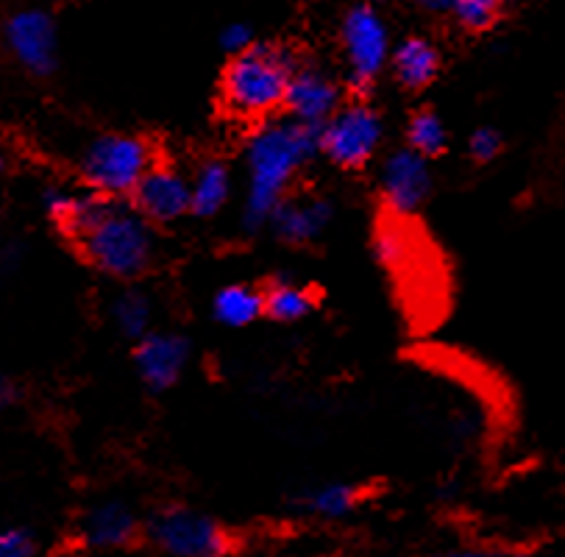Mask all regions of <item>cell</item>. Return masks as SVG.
Segmentation results:
<instances>
[{"label":"cell","mask_w":565,"mask_h":557,"mask_svg":"<svg viewBox=\"0 0 565 557\" xmlns=\"http://www.w3.org/2000/svg\"><path fill=\"white\" fill-rule=\"evenodd\" d=\"M321 159V132L292 117L279 115L248 128L239 146V192L237 227L245 238H259L279 203L296 192L312 165Z\"/></svg>","instance_id":"6da1fadb"},{"label":"cell","mask_w":565,"mask_h":557,"mask_svg":"<svg viewBox=\"0 0 565 557\" xmlns=\"http://www.w3.org/2000/svg\"><path fill=\"white\" fill-rule=\"evenodd\" d=\"M303 56L285 40H259L239 56L226 59L217 78L223 115L243 126H259L285 115V98Z\"/></svg>","instance_id":"7a4b0ae2"},{"label":"cell","mask_w":565,"mask_h":557,"mask_svg":"<svg viewBox=\"0 0 565 557\" xmlns=\"http://www.w3.org/2000/svg\"><path fill=\"white\" fill-rule=\"evenodd\" d=\"M73 254L100 278L115 285H140L162 254L159 229L151 227L129 201H115L76 245Z\"/></svg>","instance_id":"3957f363"},{"label":"cell","mask_w":565,"mask_h":557,"mask_svg":"<svg viewBox=\"0 0 565 557\" xmlns=\"http://www.w3.org/2000/svg\"><path fill=\"white\" fill-rule=\"evenodd\" d=\"M159 159L162 154L148 134L120 128L98 132L84 143L76 157L78 185L117 201H129Z\"/></svg>","instance_id":"277c9868"},{"label":"cell","mask_w":565,"mask_h":557,"mask_svg":"<svg viewBox=\"0 0 565 557\" xmlns=\"http://www.w3.org/2000/svg\"><path fill=\"white\" fill-rule=\"evenodd\" d=\"M146 516V546L159 557H234L239 538L215 513L186 502H162Z\"/></svg>","instance_id":"5b68a950"},{"label":"cell","mask_w":565,"mask_h":557,"mask_svg":"<svg viewBox=\"0 0 565 557\" xmlns=\"http://www.w3.org/2000/svg\"><path fill=\"white\" fill-rule=\"evenodd\" d=\"M343 78L354 98H371L376 84L391 70L396 40L382 9L371 0H356L343 12L338 25Z\"/></svg>","instance_id":"8992f818"},{"label":"cell","mask_w":565,"mask_h":557,"mask_svg":"<svg viewBox=\"0 0 565 557\" xmlns=\"http://www.w3.org/2000/svg\"><path fill=\"white\" fill-rule=\"evenodd\" d=\"M387 117L373 98L345 101L321 128V159L340 174H365L387 154Z\"/></svg>","instance_id":"52a82bcc"},{"label":"cell","mask_w":565,"mask_h":557,"mask_svg":"<svg viewBox=\"0 0 565 557\" xmlns=\"http://www.w3.org/2000/svg\"><path fill=\"white\" fill-rule=\"evenodd\" d=\"M376 196L393 218H413L435 196V162L413 148H387L376 165Z\"/></svg>","instance_id":"ba28073f"},{"label":"cell","mask_w":565,"mask_h":557,"mask_svg":"<svg viewBox=\"0 0 565 557\" xmlns=\"http://www.w3.org/2000/svg\"><path fill=\"white\" fill-rule=\"evenodd\" d=\"M146 544V516L120 496L95 500L73 522V546L93 555L129 551Z\"/></svg>","instance_id":"9c48e42d"},{"label":"cell","mask_w":565,"mask_h":557,"mask_svg":"<svg viewBox=\"0 0 565 557\" xmlns=\"http://www.w3.org/2000/svg\"><path fill=\"white\" fill-rule=\"evenodd\" d=\"M3 45L25 76L42 82L58 70V23L51 9L29 3L7 14Z\"/></svg>","instance_id":"30bf717a"},{"label":"cell","mask_w":565,"mask_h":557,"mask_svg":"<svg viewBox=\"0 0 565 557\" xmlns=\"http://www.w3.org/2000/svg\"><path fill=\"white\" fill-rule=\"evenodd\" d=\"M195 357L193 337L181 329H153L131 346V368L153 396L170 393L184 379Z\"/></svg>","instance_id":"8fae6325"},{"label":"cell","mask_w":565,"mask_h":557,"mask_svg":"<svg viewBox=\"0 0 565 557\" xmlns=\"http://www.w3.org/2000/svg\"><path fill=\"white\" fill-rule=\"evenodd\" d=\"M351 98L345 78H340L329 64L303 59L292 76L285 98V115L321 132Z\"/></svg>","instance_id":"7c38bea8"},{"label":"cell","mask_w":565,"mask_h":557,"mask_svg":"<svg viewBox=\"0 0 565 557\" xmlns=\"http://www.w3.org/2000/svg\"><path fill=\"white\" fill-rule=\"evenodd\" d=\"M131 207L151 227L170 229L193 218V185L190 174L173 159H159L129 198Z\"/></svg>","instance_id":"4fadbf2b"},{"label":"cell","mask_w":565,"mask_h":557,"mask_svg":"<svg viewBox=\"0 0 565 557\" xmlns=\"http://www.w3.org/2000/svg\"><path fill=\"white\" fill-rule=\"evenodd\" d=\"M338 203L321 192H292L279 203L268 223V234L287 249H307L332 229Z\"/></svg>","instance_id":"5bb4252c"},{"label":"cell","mask_w":565,"mask_h":557,"mask_svg":"<svg viewBox=\"0 0 565 557\" xmlns=\"http://www.w3.org/2000/svg\"><path fill=\"white\" fill-rule=\"evenodd\" d=\"M444 51L424 34H407L396 42L391 56V76L402 93L420 95L440 78Z\"/></svg>","instance_id":"9a60e30c"},{"label":"cell","mask_w":565,"mask_h":557,"mask_svg":"<svg viewBox=\"0 0 565 557\" xmlns=\"http://www.w3.org/2000/svg\"><path fill=\"white\" fill-rule=\"evenodd\" d=\"M362 502H365V487L349 480L312 482L287 496V507L292 513L318 522H343L360 511Z\"/></svg>","instance_id":"2e32d148"},{"label":"cell","mask_w":565,"mask_h":557,"mask_svg":"<svg viewBox=\"0 0 565 557\" xmlns=\"http://www.w3.org/2000/svg\"><path fill=\"white\" fill-rule=\"evenodd\" d=\"M190 185H193V218L195 221H215L226 212L228 203L237 196V174L226 157L199 159L190 170Z\"/></svg>","instance_id":"e0dca14e"},{"label":"cell","mask_w":565,"mask_h":557,"mask_svg":"<svg viewBox=\"0 0 565 557\" xmlns=\"http://www.w3.org/2000/svg\"><path fill=\"white\" fill-rule=\"evenodd\" d=\"M265 318L276 324H301L318 309V293L292 271H274L263 282Z\"/></svg>","instance_id":"ac0fdd59"},{"label":"cell","mask_w":565,"mask_h":557,"mask_svg":"<svg viewBox=\"0 0 565 557\" xmlns=\"http://www.w3.org/2000/svg\"><path fill=\"white\" fill-rule=\"evenodd\" d=\"M106 318L122 340L135 346L157 329V302L142 285H120L106 302Z\"/></svg>","instance_id":"d6986e66"},{"label":"cell","mask_w":565,"mask_h":557,"mask_svg":"<svg viewBox=\"0 0 565 557\" xmlns=\"http://www.w3.org/2000/svg\"><path fill=\"white\" fill-rule=\"evenodd\" d=\"M210 315L223 329H248L265 318V291L250 282H226L210 298Z\"/></svg>","instance_id":"ffe728a7"},{"label":"cell","mask_w":565,"mask_h":557,"mask_svg":"<svg viewBox=\"0 0 565 557\" xmlns=\"http://www.w3.org/2000/svg\"><path fill=\"white\" fill-rule=\"evenodd\" d=\"M404 146L435 162L451 146L449 123L431 106H420V109L409 112V117L404 120Z\"/></svg>","instance_id":"44dd1931"},{"label":"cell","mask_w":565,"mask_h":557,"mask_svg":"<svg viewBox=\"0 0 565 557\" xmlns=\"http://www.w3.org/2000/svg\"><path fill=\"white\" fill-rule=\"evenodd\" d=\"M508 0H451V18L468 34H488L504 18Z\"/></svg>","instance_id":"7402d4cb"},{"label":"cell","mask_w":565,"mask_h":557,"mask_svg":"<svg viewBox=\"0 0 565 557\" xmlns=\"http://www.w3.org/2000/svg\"><path fill=\"white\" fill-rule=\"evenodd\" d=\"M409 254H413V245H409L407 234L396 223H387V227H380L373 232L371 256L380 267H385V271H402L409 262Z\"/></svg>","instance_id":"603a6c76"},{"label":"cell","mask_w":565,"mask_h":557,"mask_svg":"<svg viewBox=\"0 0 565 557\" xmlns=\"http://www.w3.org/2000/svg\"><path fill=\"white\" fill-rule=\"evenodd\" d=\"M508 148V139H504V132L495 126H477L466 139V154L473 165H493L495 159L504 154Z\"/></svg>","instance_id":"cb8c5ba5"},{"label":"cell","mask_w":565,"mask_h":557,"mask_svg":"<svg viewBox=\"0 0 565 557\" xmlns=\"http://www.w3.org/2000/svg\"><path fill=\"white\" fill-rule=\"evenodd\" d=\"M0 557H42V538L29 524H7L0 529Z\"/></svg>","instance_id":"d4e9b609"},{"label":"cell","mask_w":565,"mask_h":557,"mask_svg":"<svg viewBox=\"0 0 565 557\" xmlns=\"http://www.w3.org/2000/svg\"><path fill=\"white\" fill-rule=\"evenodd\" d=\"M257 31H254V25L243 23V20H232V23H226L221 29V34H217V45H221L223 56L232 59V56H239V53H245L248 48L257 45Z\"/></svg>","instance_id":"484cf974"},{"label":"cell","mask_w":565,"mask_h":557,"mask_svg":"<svg viewBox=\"0 0 565 557\" xmlns=\"http://www.w3.org/2000/svg\"><path fill=\"white\" fill-rule=\"evenodd\" d=\"M29 256L31 249L23 238L3 240V249H0V273H3V278L18 276L25 267V262H29Z\"/></svg>","instance_id":"4316f807"},{"label":"cell","mask_w":565,"mask_h":557,"mask_svg":"<svg viewBox=\"0 0 565 557\" xmlns=\"http://www.w3.org/2000/svg\"><path fill=\"white\" fill-rule=\"evenodd\" d=\"M25 396H29V388L14 374H0V410H14L23 404Z\"/></svg>","instance_id":"83f0119b"},{"label":"cell","mask_w":565,"mask_h":557,"mask_svg":"<svg viewBox=\"0 0 565 557\" xmlns=\"http://www.w3.org/2000/svg\"><path fill=\"white\" fill-rule=\"evenodd\" d=\"M424 557H535V555H526V551H515V549H493V546H460V549L431 551V555H424Z\"/></svg>","instance_id":"f1b7e54d"},{"label":"cell","mask_w":565,"mask_h":557,"mask_svg":"<svg viewBox=\"0 0 565 557\" xmlns=\"http://www.w3.org/2000/svg\"><path fill=\"white\" fill-rule=\"evenodd\" d=\"M426 14H451V0H413Z\"/></svg>","instance_id":"f546056e"}]
</instances>
